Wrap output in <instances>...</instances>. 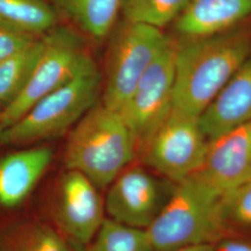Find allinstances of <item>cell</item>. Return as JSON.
I'll use <instances>...</instances> for the list:
<instances>
[{
  "label": "cell",
  "instance_id": "obj_8",
  "mask_svg": "<svg viewBox=\"0 0 251 251\" xmlns=\"http://www.w3.org/2000/svg\"><path fill=\"white\" fill-rule=\"evenodd\" d=\"M177 46L170 37L119 112L134 136L138 154L173 107Z\"/></svg>",
  "mask_w": 251,
  "mask_h": 251
},
{
  "label": "cell",
  "instance_id": "obj_25",
  "mask_svg": "<svg viewBox=\"0 0 251 251\" xmlns=\"http://www.w3.org/2000/svg\"><path fill=\"white\" fill-rule=\"evenodd\" d=\"M4 130H5V127H4L3 123H2V121H1V118H0V145L3 144V142H2V136H3Z\"/></svg>",
  "mask_w": 251,
  "mask_h": 251
},
{
  "label": "cell",
  "instance_id": "obj_19",
  "mask_svg": "<svg viewBox=\"0 0 251 251\" xmlns=\"http://www.w3.org/2000/svg\"><path fill=\"white\" fill-rule=\"evenodd\" d=\"M190 0H121L126 21L161 29L178 18Z\"/></svg>",
  "mask_w": 251,
  "mask_h": 251
},
{
  "label": "cell",
  "instance_id": "obj_24",
  "mask_svg": "<svg viewBox=\"0 0 251 251\" xmlns=\"http://www.w3.org/2000/svg\"><path fill=\"white\" fill-rule=\"evenodd\" d=\"M173 251H214L212 244H202V245H195L184 247Z\"/></svg>",
  "mask_w": 251,
  "mask_h": 251
},
{
  "label": "cell",
  "instance_id": "obj_5",
  "mask_svg": "<svg viewBox=\"0 0 251 251\" xmlns=\"http://www.w3.org/2000/svg\"><path fill=\"white\" fill-rule=\"evenodd\" d=\"M208 144L199 117L172 107L139 155L163 178L177 183L201 169Z\"/></svg>",
  "mask_w": 251,
  "mask_h": 251
},
{
  "label": "cell",
  "instance_id": "obj_1",
  "mask_svg": "<svg viewBox=\"0 0 251 251\" xmlns=\"http://www.w3.org/2000/svg\"><path fill=\"white\" fill-rule=\"evenodd\" d=\"M251 53V30L236 28L178 42L173 107L199 117Z\"/></svg>",
  "mask_w": 251,
  "mask_h": 251
},
{
  "label": "cell",
  "instance_id": "obj_4",
  "mask_svg": "<svg viewBox=\"0 0 251 251\" xmlns=\"http://www.w3.org/2000/svg\"><path fill=\"white\" fill-rule=\"evenodd\" d=\"M100 77L92 59L70 80L38 100L2 136L3 144H28L62 134L94 106Z\"/></svg>",
  "mask_w": 251,
  "mask_h": 251
},
{
  "label": "cell",
  "instance_id": "obj_22",
  "mask_svg": "<svg viewBox=\"0 0 251 251\" xmlns=\"http://www.w3.org/2000/svg\"><path fill=\"white\" fill-rule=\"evenodd\" d=\"M38 38L0 19V62L31 45Z\"/></svg>",
  "mask_w": 251,
  "mask_h": 251
},
{
  "label": "cell",
  "instance_id": "obj_15",
  "mask_svg": "<svg viewBox=\"0 0 251 251\" xmlns=\"http://www.w3.org/2000/svg\"><path fill=\"white\" fill-rule=\"evenodd\" d=\"M43 49V37L0 62V105L7 107L26 87Z\"/></svg>",
  "mask_w": 251,
  "mask_h": 251
},
{
  "label": "cell",
  "instance_id": "obj_12",
  "mask_svg": "<svg viewBox=\"0 0 251 251\" xmlns=\"http://www.w3.org/2000/svg\"><path fill=\"white\" fill-rule=\"evenodd\" d=\"M249 122H251V53L199 116V123L209 142Z\"/></svg>",
  "mask_w": 251,
  "mask_h": 251
},
{
  "label": "cell",
  "instance_id": "obj_14",
  "mask_svg": "<svg viewBox=\"0 0 251 251\" xmlns=\"http://www.w3.org/2000/svg\"><path fill=\"white\" fill-rule=\"evenodd\" d=\"M251 15V0H190L176 21L184 37L209 36L232 29Z\"/></svg>",
  "mask_w": 251,
  "mask_h": 251
},
{
  "label": "cell",
  "instance_id": "obj_9",
  "mask_svg": "<svg viewBox=\"0 0 251 251\" xmlns=\"http://www.w3.org/2000/svg\"><path fill=\"white\" fill-rule=\"evenodd\" d=\"M174 183L165 186L140 167L125 169L109 185L104 208L122 225L146 230L170 198Z\"/></svg>",
  "mask_w": 251,
  "mask_h": 251
},
{
  "label": "cell",
  "instance_id": "obj_13",
  "mask_svg": "<svg viewBox=\"0 0 251 251\" xmlns=\"http://www.w3.org/2000/svg\"><path fill=\"white\" fill-rule=\"evenodd\" d=\"M53 157L50 147L12 152L0 159V206L22 204L44 175Z\"/></svg>",
  "mask_w": 251,
  "mask_h": 251
},
{
  "label": "cell",
  "instance_id": "obj_2",
  "mask_svg": "<svg viewBox=\"0 0 251 251\" xmlns=\"http://www.w3.org/2000/svg\"><path fill=\"white\" fill-rule=\"evenodd\" d=\"M137 155L134 136L121 115L102 104L91 108L74 127L63 160L68 171H78L104 189Z\"/></svg>",
  "mask_w": 251,
  "mask_h": 251
},
{
  "label": "cell",
  "instance_id": "obj_16",
  "mask_svg": "<svg viewBox=\"0 0 251 251\" xmlns=\"http://www.w3.org/2000/svg\"><path fill=\"white\" fill-rule=\"evenodd\" d=\"M0 251H72L51 227L37 222L12 225L0 234Z\"/></svg>",
  "mask_w": 251,
  "mask_h": 251
},
{
  "label": "cell",
  "instance_id": "obj_17",
  "mask_svg": "<svg viewBox=\"0 0 251 251\" xmlns=\"http://www.w3.org/2000/svg\"><path fill=\"white\" fill-rule=\"evenodd\" d=\"M61 5L85 32L100 39L114 27L121 0H61Z\"/></svg>",
  "mask_w": 251,
  "mask_h": 251
},
{
  "label": "cell",
  "instance_id": "obj_6",
  "mask_svg": "<svg viewBox=\"0 0 251 251\" xmlns=\"http://www.w3.org/2000/svg\"><path fill=\"white\" fill-rule=\"evenodd\" d=\"M169 38L156 27L126 21L119 27L109 50L104 106L122 110Z\"/></svg>",
  "mask_w": 251,
  "mask_h": 251
},
{
  "label": "cell",
  "instance_id": "obj_3",
  "mask_svg": "<svg viewBox=\"0 0 251 251\" xmlns=\"http://www.w3.org/2000/svg\"><path fill=\"white\" fill-rule=\"evenodd\" d=\"M222 195L197 174L174 183L171 197L146 229L151 251L213 244L225 235L220 216Z\"/></svg>",
  "mask_w": 251,
  "mask_h": 251
},
{
  "label": "cell",
  "instance_id": "obj_21",
  "mask_svg": "<svg viewBox=\"0 0 251 251\" xmlns=\"http://www.w3.org/2000/svg\"><path fill=\"white\" fill-rule=\"evenodd\" d=\"M220 216L225 234L251 237V180L222 195Z\"/></svg>",
  "mask_w": 251,
  "mask_h": 251
},
{
  "label": "cell",
  "instance_id": "obj_7",
  "mask_svg": "<svg viewBox=\"0 0 251 251\" xmlns=\"http://www.w3.org/2000/svg\"><path fill=\"white\" fill-rule=\"evenodd\" d=\"M89 57L80 38L69 28L51 29L43 36V49L26 87L17 99L0 112L5 129L38 100L70 80Z\"/></svg>",
  "mask_w": 251,
  "mask_h": 251
},
{
  "label": "cell",
  "instance_id": "obj_20",
  "mask_svg": "<svg viewBox=\"0 0 251 251\" xmlns=\"http://www.w3.org/2000/svg\"><path fill=\"white\" fill-rule=\"evenodd\" d=\"M87 251H151L146 230L104 219Z\"/></svg>",
  "mask_w": 251,
  "mask_h": 251
},
{
  "label": "cell",
  "instance_id": "obj_23",
  "mask_svg": "<svg viewBox=\"0 0 251 251\" xmlns=\"http://www.w3.org/2000/svg\"><path fill=\"white\" fill-rule=\"evenodd\" d=\"M214 251H251V237L225 234L212 244Z\"/></svg>",
  "mask_w": 251,
  "mask_h": 251
},
{
  "label": "cell",
  "instance_id": "obj_18",
  "mask_svg": "<svg viewBox=\"0 0 251 251\" xmlns=\"http://www.w3.org/2000/svg\"><path fill=\"white\" fill-rule=\"evenodd\" d=\"M0 19L38 36L53 29L57 16L46 0H0Z\"/></svg>",
  "mask_w": 251,
  "mask_h": 251
},
{
  "label": "cell",
  "instance_id": "obj_10",
  "mask_svg": "<svg viewBox=\"0 0 251 251\" xmlns=\"http://www.w3.org/2000/svg\"><path fill=\"white\" fill-rule=\"evenodd\" d=\"M104 201L82 173L68 171L61 179L54 216L65 235L78 246L89 245L104 221Z\"/></svg>",
  "mask_w": 251,
  "mask_h": 251
},
{
  "label": "cell",
  "instance_id": "obj_11",
  "mask_svg": "<svg viewBox=\"0 0 251 251\" xmlns=\"http://www.w3.org/2000/svg\"><path fill=\"white\" fill-rule=\"evenodd\" d=\"M196 174L221 194L251 180V122L209 142Z\"/></svg>",
  "mask_w": 251,
  "mask_h": 251
}]
</instances>
